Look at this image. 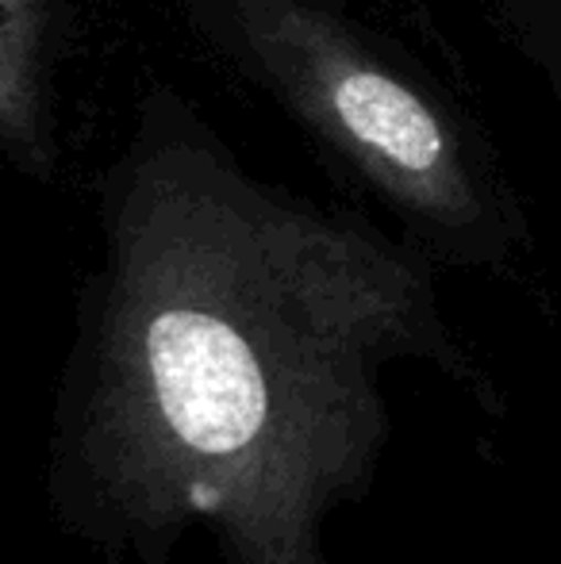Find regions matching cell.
Listing matches in <instances>:
<instances>
[{
	"instance_id": "6da1fadb",
	"label": "cell",
	"mask_w": 561,
	"mask_h": 564,
	"mask_svg": "<svg viewBox=\"0 0 561 564\" xmlns=\"http://www.w3.org/2000/svg\"><path fill=\"white\" fill-rule=\"evenodd\" d=\"M420 361L500 419L427 265L196 147L128 173L93 323L54 403L51 511L108 564H331L392 438L385 372Z\"/></svg>"
},
{
	"instance_id": "7a4b0ae2",
	"label": "cell",
	"mask_w": 561,
	"mask_h": 564,
	"mask_svg": "<svg viewBox=\"0 0 561 564\" xmlns=\"http://www.w3.org/2000/svg\"><path fill=\"white\" fill-rule=\"evenodd\" d=\"M242 39L292 108L423 224L473 235L488 212L450 127L308 0H239Z\"/></svg>"
},
{
	"instance_id": "3957f363",
	"label": "cell",
	"mask_w": 561,
	"mask_h": 564,
	"mask_svg": "<svg viewBox=\"0 0 561 564\" xmlns=\"http://www.w3.org/2000/svg\"><path fill=\"white\" fill-rule=\"evenodd\" d=\"M43 43L46 0H0V150L35 173L51 165Z\"/></svg>"
}]
</instances>
